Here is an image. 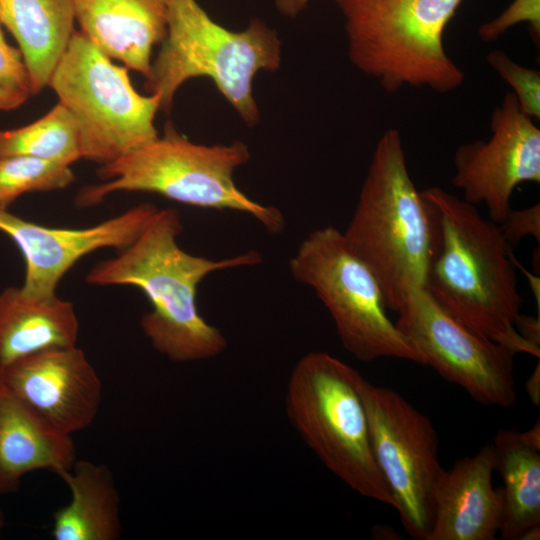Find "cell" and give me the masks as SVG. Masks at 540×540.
<instances>
[{
    "label": "cell",
    "mask_w": 540,
    "mask_h": 540,
    "mask_svg": "<svg viewBox=\"0 0 540 540\" xmlns=\"http://www.w3.org/2000/svg\"><path fill=\"white\" fill-rule=\"evenodd\" d=\"M29 95L9 91L0 88V111H9L20 107L27 99Z\"/></svg>",
    "instance_id": "cell-30"
},
{
    "label": "cell",
    "mask_w": 540,
    "mask_h": 540,
    "mask_svg": "<svg viewBox=\"0 0 540 540\" xmlns=\"http://www.w3.org/2000/svg\"><path fill=\"white\" fill-rule=\"evenodd\" d=\"M504 486L501 539L516 540L540 525V448L514 429L500 430L492 443Z\"/></svg>",
    "instance_id": "cell-21"
},
{
    "label": "cell",
    "mask_w": 540,
    "mask_h": 540,
    "mask_svg": "<svg viewBox=\"0 0 540 540\" xmlns=\"http://www.w3.org/2000/svg\"><path fill=\"white\" fill-rule=\"evenodd\" d=\"M490 67L513 90L517 103L527 116L540 118V73L513 61L504 51L492 50L486 57Z\"/></svg>",
    "instance_id": "cell-24"
},
{
    "label": "cell",
    "mask_w": 540,
    "mask_h": 540,
    "mask_svg": "<svg viewBox=\"0 0 540 540\" xmlns=\"http://www.w3.org/2000/svg\"><path fill=\"white\" fill-rule=\"evenodd\" d=\"M463 0H335L352 65L387 93L405 86L450 93L465 74L448 56L444 31Z\"/></svg>",
    "instance_id": "cell-6"
},
{
    "label": "cell",
    "mask_w": 540,
    "mask_h": 540,
    "mask_svg": "<svg viewBox=\"0 0 540 540\" xmlns=\"http://www.w3.org/2000/svg\"><path fill=\"white\" fill-rule=\"evenodd\" d=\"M22 155L71 165L82 158L77 123L60 102L28 125L0 130V157Z\"/></svg>",
    "instance_id": "cell-22"
},
{
    "label": "cell",
    "mask_w": 540,
    "mask_h": 540,
    "mask_svg": "<svg viewBox=\"0 0 540 540\" xmlns=\"http://www.w3.org/2000/svg\"><path fill=\"white\" fill-rule=\"evenodd\" d=\"M396 313L397 328L423 355L425 365L478 403L515 404L513 351L455 319L424 288L410 289Z\"/></svg>",
    "instance_id": "cell-11"
},
{
    "label": "cell",
    "mask_w": 540,
    "mask_h": 540,
    "mask_svg": "<svg viewBox=\"0 0 540 540\" xmlns=\"http://www.w3.org/2000/svg\"><path fill=\"white\" fill-rule=\"evenodd\" d=\"M342 234L348 249L375 275L388 309L396 313L410 289L424 288L439 247V218L411 178L397 129L378 140Z\"/></svg>",
    "instance_id": "cell-3"
},
{
    "label": "cell",
    "mask_w": 540,
    "mask_h": 540,
    "mask_svg": "<svg viewBox=\"0 0 540 540\" xmlns=\"http://www.w3.org/2000/svg\"><path fill=\"white\" fill-rule=\"evenodd\" d=\"M355 369L323 351L293 367L285 410L293 427L321 462L361 496L395 502L375 460L365 409L354 385Z\"/></svg>",
    "instance_id": "cell-7"
},
{
    "label": "cell",
    "mask_w": 540,
    "mask_h": 540,
    "mask_svg": "<svg viewBox=\"0 0 540 540\" xmlns=\"http://www.w3.org/2000/svg\"><path fill=\"white\" fill-rule=\"evenodd\" d=\"M71 501L53 514L55 540H117L122 534L120 497L106 464L76 460L58 475Z\"/></svg>",
    "instance_id": "cell-20"
},
{
    "label": "cell",
    "mask_w": 540,
    "mask_h": 540,
    "mask_svg": "<svg viewBox=\"0 0 540 540\" xmlns=\"http://www.w3.org/2000/svg\"><path fill=\"white\" fill-rule=\"evenodd\" d=\"M80 32L112 60L151 71L152 51L167 33L169 0H73Z\"/></svg>",
    "instance_id": "cell-16"
},
{
    "label": "cell",
    "mask_w": 540,
    "mask_h": 540,
    "mask_svg": "<svg viewBox=\"0 0 540 540\" xmlns=\"http://www.w3.org/2000/svg\"><path fill=\"white\" fill-rule=\"evenodd\" d=\"M491 136L458 146L451 183L463 200L484 204L489 219L500 223L510 210L515 188L540 182V129L506 93L491 114Z\"/></svg>",
    "instance_id": "cell-12"
},
{
    "label": "cell",
    "mask_w": 540,
    "mask_h": 540,
    "mask_svg": "<svg viewBox=\"0 0 540 540\" xmlns=\"http://www.w3.org/2000/svg\"><path fill=\"white\" fill-rule=\"evenodd\" d=\"M435 206L440 227L437 254L424 289L455 319L515 354L539 359L540 348L515 329L522 297L510 244L498 223L475 205L439 187L422 191Z\"/></svg>",
    "instance_id": "cell-2"
},
{
    "label": "cell",
    "mask_w": 540,
    "mask_h": 540,
    "mask_svg": "<svg viewBox=\"0 0 540 540\" xmlns=\"http://www.w3.org/2000/svg\"><path fill=\"white\" fill-rule=\"evenodd\" d=\"M292 277L311 287L329 311L348 353L362 362L398 358L425 365L423 355L387 315L381 286L346 246L342 231H311L289 261Z\"/></svg>",
    "instance_id": "cell-9"
},
{
    "label": "cell",
    "mask_w": 540,
    "mask_h": 540,
    "mask_svg": "<svg viewBox=\"0 0 540 540\" xmlns=\"http://www.w3.org/2000/svg\"><path fill=\"white\" fill-rule=\"evenodd\" d=\"M250 159L242 141L195 143L167 123L162 135L101 165L97 175L103 182L83 187L75 203L93 207L119 191L155 193L193 207L248 214L267 232L280 234L286 228L283 213L251 199L235 183V171Z\"/></svg>",
    "instance_id": "cell-5"
},
{
    "label": "cell",
    "mask_w": 540,
    "mask_h": 540,
    "mask_svg": "<svg viewBox=\"0 0 540 540\" xmlns=\"http://www.w3.org/2000/svg\"><path fill=\"white\" fill-rule=\"evenodd\" d=\"M506 241L518 243L526 236H532L540 243V205L515 210L510 208L506 217L498 223Z\"/></svg>",
    "instance_id": "cell-27"
},
{
    "label": "cell",
    "mask_w": 540,
    "mask_h": 540,
    "mask_svg": "<svg viewBox=\"0 0 540 540\" xmlns=\"http://www.w3.org/2000/svg\"><path fill=\"white\" fill-rule=\"evenodd\" d=\"M75 22L73 0H0V23L19 45L32 94L48 86Z\"/></svg>",
    "instance_id": "cell-19"
},
{
    "label": "cell",
    "mask_w": 540,
    "mask_h": 540,
    "mask_svg": "<svg viewBox=\"0 0 540 540\" xmlns=\"http://www.w3.org/2000/svg\"><path fill=\"white\" fill-rule=\"evenodd\" d=\"M1 380L66 434L89 427L100 409L102 382L77 345L22 358L1 370Z\"/></svg>",
    "instance_id": "cell-14"
},
{
    "label": "cell",
    "mask_w": 540,
    "mask_h": 540,
    "mask_svg": "<svg viewBox=\"0 0 540 540\" xmlns=\"http://www.w3.org/2000/svg\"><path fill=\"white\" fill-rule=\"evenodd\" d=\"M50 86L74 117L82 158L114 161L155 139L160 96L140 94L128 68L115 64L79 30L58 61Z\"/></svg>",
    "instance_id": "cell-8"
},
{
    "label": "cell",
    "mask_w": 540,
    "mask_h": 540,
    "mask_svg": "<svg viewBox=\"0 0 540 540\" xmlns=\"http://www.w3.org/2000/svg\"><path fill=\"white\" fill-rule=\"evenodd\" d=\"M76 460L71 435L41 417L0 378V493L16 491L30 472L59 475Z\"/></svg>",
    "instance_id": "cell-17"
},
{
    "label": "cell",
    "mask_w": 540,
    "mask_h": 540,
    "mask_svg": "<svg viewBox=\"0 0 540 540\" xmlns=\"http://www.w3.org/2000/svg\"><path fill=\"white\" fill-rule=\"evenodd\" d=\"M0 88L32 94V86L28 68L19 48L10 45L3 33L0 23Z\"/></svg>",
    "instance_id": "cell-26"
},
{
    "label": "cell",
    "mask_w": 540,
    "mask_h": 540,
    "mask_svg": "<svg viewBox=\"0 0 540 540\" xmlns=\"http://www.w3.org/2000/svg\"><path fill=\"white\" fill-rule=\"evenodd\" d=\"M526 392L534 405L540 404V365L539 361L526 382Z\"/></svg>",
    "instance_id": "cell-31"
},
{
    "label": "cell",
    "mask_w": 540,
    "mask_h": 540,
    "mask_svg": "<svg viewBox=\"0 0 540 540\" xmlns=\"http://www.w3.org/2000/svg\"><path fill=\"white\" fill-rule=\"evenodd\" d=\"M310 0H274L279 14L288 18L298 17L308 6Z\"/></svg>",
    "instance_id": "cell-29"
},
{
    "label": "cell",
    "mask_w": 540,
    "mask_h": 540,
    "mask_svg": "<svg viewBox=\"0 0 540 540\" xmlns=\"http://www.w3.org/2000/svg\"><path fill=\"white\" fill-rule=\"evenodd\" d=\"M79 322L72 303L57 295L36 298L20 287L0 293V371L27 356L77 345Z\"/></svg>",
    "instance_id": "cell-18"
},
{
    "label": "cell",
    "mask_w": 540,
    "mask_h": 540,
    "mask_svg": "<svg viewBox=\"0 0 540 540\" xmlns=\"http://www.w3.org/2000/svg\"><path fill=\"white\" fill-rule=\"evenodd\" d=\"M519 23H527L529 33L537 46L540 40V0H513L496 18L483 23L478 35L485 42L499 39Z\"/></svg>",
    "instance_id": "cell-25"
},
{
    "label": "cell",
    "mask_w": 540,
    "mask_h": 540,
    "mask_svg": "<svg viewBox=\"0 0 540 540\" xmlns=\"http://www.w3.org/2000/svg\"><path fill=\"white\" fill-rule=\"evenodd\" d=\"M494 470L496 455L488 444L445 472L435 495L429 540L496 539L502 523L503 492L492 485Z\"/></svg>",
    "instance_id": "cell-15"
},
{
    "label": "cell",
    "mask_w": 540,
    "mask_h": 540,
    "mask_svg": "<svg viewBox=\"0 0 540 540\" xmlns=\"http://www.w3.org/2000/svg\"><path fill=\"white\" fill-rule=\"evenodd\" d=\"M74 179L66 163L22 155L0 157V208L8 209L26 193L64 189Z\"/></svg>",
    "instance_id": "cell-23"
},
{
    "label": "cell",
    "mask_w": 540,
    "mask_h": 540,
    "mask_svg": "<svg viewBox=\"0 0 540 540\" xmlns=\"http://www.w3.org/2000/svg\"><path fill=\"white\" fill-rule=\"evenodd\" d=\"M182 230L176 209H158L136 239L94 265L86 281L140 289L151 304L140 326L152 347L174 362L207 360L225 351L227 339L200 314L199 284L213 272L258 265L262 255L255 250L218 260L193 255L178 244Z\"/></svg>",
    "instance_id": "cell-1"
},
{
    "label": "cell",
    "mask_w": 540,
    "mask_h": 540,
    "mask_svg": "<svg viewBox=\"0 0 540 540\" xmlns=\"http://www.w3.org/2000/svg\"><path fill=\"white\" fill-rule=\"evenodd\" d=\"M157 210L142 203L96 225L69 229L39 225L0 208V232L14 241L24 257L22 292L47 298L56 295L61 279L82 257L102 248L128 246Z\"/></svg>",
    "instance_id": "cell-13"
},
{
    "label": "cell",
    "mask_w": 540,
    "mask_h": 540,
    "mask_svg": "<svg viewBox=\"0 0 540 540\" xmlns=\"http://www.w3.org/2000/svg\"><path fill=\"white\" fill-rule=\"evenodd\" d=\"M5 526V517L4 513L0 510V539H1V532Z\"/></svg>",
    "instance_id": "cell-33"
},
{
    "label": "cell",
    "mask_w": 540,
    "mask_h": 540,
    "mask_svg": "<svg viewBox=\"0 0 540 540\" xmlns=\"http://www.w3.org/2000/svg\"><path fill=\"white\" fill-rule=\"evenodd\" d=\"M281 63V39L264 20L253 18L245 28L231 30L197 0H169L167 33L145 89L159 95L160 110L169 113L186 81L208 78L245 125L254 127L260 120L254 78L261 71H278Z\"/></svg>",
    "instance_id": "cell-4"
},
{
    "label": "cell",
    "mask_w": 540,
    "mask_h": 540,
    "mask_svg": "<svg viewBox=\"0 0 540 540\" xmlns=\"http://www.w3.org/2000/svg\"><path fill=\"white\" fill-rule=\"evenodd\" d=\"M375 460L393 495L400 521L415 540H429L435 495L446 470L431 420L392 389L376 386L357 370Z\"/></svg>",
    "instance_id": "cell-10"
},
{
    "label": "cell",
    "mask_w": 540,
    "mask_h": 540,
    "mask_svg": "<svg viewBox=\"0 0 540 540\" xmlns=\"http://www.w3.org/2000/svg\"><path fill=\"white\" fill-rule=\"evenodd\" d=\"M515 329L527 342L540 348V317L520 313L515 320Z\"/></svg>",
    "instance_id": "cell-28"
},
{
    "label": "cell",
    "mask_w": 540,
    "mask_h": 540,
    "mask_svg": "<svg viewBox=\"0 0 540 540\" xmlns=\"http://www.w3.org/2000/svg\"><path fill=\"white\" fill-rule=\"evenodd\" d=\"M0 378H1V371H0Z\"/></svg>",
    "instance_id": "cell-34"
},
{
    "label": "cell",
    "mask_w": 540,
    "mask_h": 540,
    "mask_svg": "<svg viewBox=\"0 0 540 540\" xmlns=\"http://www.w3.org/2000/svg\"><path fill=\"white\" fill-rule=\"evenodd\" d=\"M540 525L534 526L526 530L521 536L520 540H538L540 537Z\"/></svg>",
    "instance_id": "cell-32"
}]
</instances>
